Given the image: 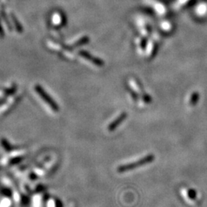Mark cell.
Listing matches in <instances>:
<instances>
[{"mask_svg": "<svg viewBox=\"0 0 207 207\" xmlns=\"http://www.w3.org/2000/svg\"><path fill=\"white\" fill-rule=\"evenodd\" d=\"M35 90L38 95L42 98V101H43L44 102L46 103L47 105H48V107H49L52 111H55V112H56V111H58L59 108H58V104L54 101L53 98H51V97L50 96L43 88H42V86L38 85L37 84V85H35Z\"/></svg>", "mask_w": 207, "mask_h": 207, "instance_id": "cell-2", "label": "cell"}, {"mask_svg": "<svg viewBox=\"0 0 207 207\" xmlns=\"http://www.w3.org/2000/svg\"><path fill=\"white\" fill-rule=\"evenodd\" d=\"M79 55H81L83 58H84V59L87 60V61L91 62L92 64L94 65L98 66V67H101V66H103L104 64H105L102 60L93 56V55H91L90 53H88V52H87V51H79Z\"/></svg>", "mask_w": 207, "mask_h": 207, "instance_id": "cell-3", "label": "cell"}, {"mask_svg": "<svg viewBox=\"0 0 207 207\" xmlns=\"http://www.w3.org/2000/svg\"><path fill=\"white\" fill-rule=\"evenodd\" d=\"M89 42V39L88 37H83V38H81L80 39H78L77 42H75V43H74L73 46L74 47H79V46H81V45H84V44L87 43V42Z\"/></svg>", "mask_w": 207, "mask_h": 207, "instance_id": "cell-6", "label": "cell"}, {"mask_svg": "<svg viewBox=\"0 0 207 207\" xmlns=\"http://www.w3.org/2000/svg\"><path fill=\"white\" fill-rule=\"evenodd\" d=\"M186 192H187V197H188L190 200L193 201V202L196 203V205H197V207H201V205L199 204V200H198V199L196 198L197 194H196V190L191 188H188L187 189Z\"/></svg>", "mask_w": 207, "mask_h": 207, "instance_id": "cell-5", "label": "cell"}, {"mask_svg": "<svg viewBox=\"0 0 207 207\" xmlns=\"http://www.w3.org/2000/svg\"><path fill=\"white\" fill-rule=\"evenodd\" d=\"M127 117V114L126 113H123V114H120V116H119L118 117H117V118L115 119V120H114L113 122H111V124H110V125L108 126V129L109 131H113L114 129H115L116 128H117V126H119V124H120V123H121L122 121H123L124 120H125V118H126Z\"/></svg>", "mask_w": 207, "mask_h": 207, "instance_id": "cell-4", "label": "cell"}, {"mask_svg": "<svg viewBox=\"0 0 207 207\" xmlns=\"http://www.w3.org/2000/svg\"><path fill=\"white\" fill-rule=\"evenodd\" d=\"M155 159L153 154H147L146 156L140 158V159L137 160L135 162L131 163V164H124V165L120 166L117 168V172L122 173L124 172L130 171V170H135V169L138 168V167H142V166L146 165L148 164H150Z\"/></svg>", "mask_w": 207, "mask_h": 207, "instance_id": "cell-1", "label": "cell"}, {"mask_svg": "<svg viewBox=\"0 0 207 207\" xmlns=\"http://www.w3.org/2000/svg\"><path fill=\"white\" fill-rule=\"evenodd\" d=\"M198 99H199V94L194 93V94H193V96L190 98V104L191 105H195L197 102Z\"/></svg>", "mask_w": 207, "mask_h": 207, "instance_id": "cell-7", "label": "cell"}]
</instances>
